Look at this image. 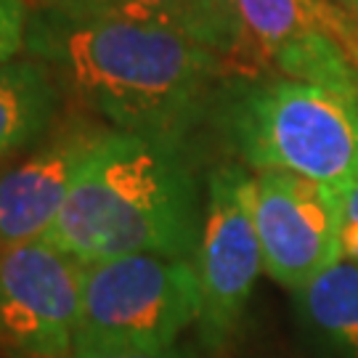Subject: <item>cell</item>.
Segmentation results:
<instances>
[{
	"instance_id": "obj_4",
	"label": "cell",
	"mask_w": 358,
	"mask_h": 358,
	"mask_svg": "<svg viewBox=\"0 0 358 358\" xmlns=\"http://www.w3.org/2000/svg\"><path fill=\"white\" fill-rule=\"evenodd\" d=\"M199 313L202 289L192 257L122 255L88 263L75 348H176Z\"/></svg>"
},
{
	"instance_id": "obj_10",
	"label": "cell",
	"mask_w": 358,
	"mask_h": 358,
	"mask_svg": "<svg viewBox=\"0 0 358 358\" xmlns=\"http://www.w3.org/2000/svg\"><path fill=\"white\" fill-rule=\"evenodd\" d=\"M56 13L115 16L162 27L213 51L242 77H252L266 62L244 27L236 0H75Z\"/></svg>"
},
{
	"instance_id": "obj_5",
	"label": "cell",
	"mask_w": 358,
	"mask_h": 358,
	"mask_svg": "<svg viewBox=\"0 0 358 358\" xmlns=\"http://www.w3.org/2000/svg\"><path fill=\"white\" fill-rule=\"evenodd\" d=\"M194 266L202 289L199 340L217 350L239 327L257 276L266 273L255 226V173L242 162L220 165L210 173Z\"/></svg>"
},
{
	"instance_id": "obj_7",
	"label": "cell",
	"mask_w": 358,
	"mask_h": 358,
	"mask_svg": "<svg viewBox=\"0 0 358 358\" xmlns=\"http://www.w3.org/2000/svg\"><path fill=\"white\" fill-rule=\"evenodd\" d=\"M247 32L282 77L358 101V19L334 0H236Z\"/></svg>"
},
{
	"instance_id": "obj_9",
	"label": "cell",
	"mask_w": 358,
	"mask_h": 358,
	"mask_svg": "<svg viewBox=\"0 0 358 358\" xmlns=\"http://www.w3.org/2000/svg\"><path fill=\"white\" fill-rule=\"evenodd\" d=\"M106 128L69 117L0 170V247L45 239Z\"/></svg>"
},
{
	"instance_id": "obj_2",
	"label": "cell",
	"mask_w": 358,
	"mask_h": 358,
	"mask_svg": "<svg viewBox=\"0 0 358 358\" xmlns=\"http://www.w3.org/2000/svg\"><path fill=\"white\" fill-rule=\"evenodd\" d=\"M199 196L178 146L106 130L45 242L80 263L122 255H196Z\"/></svg>"
},
{
	"instance_id": "obj_14",
	"label": "cell",
	"mask_w": 358,
	"mask_h": 358,
	"mask_svg": "<svg viewBox=\"0 0 358 358\" xmlns=\"http://www.w3.org/2000/svg\"><path fill=\"white\" fill-rule=\"evenodd\" d=\"M340 202V250L343 257L358 263V183L337 194Z\"/></svg>"
},
{
	"instance_id": "obj_11",
	"label": "cell",
	"mask_w": 358,
	"mask_h": 358,
	"mask_svg": "<svg viewBox=\"0 0 358 358\" xmlns=\"http://www.w3.org/2000/svg\"><path fill=\"white\" fill-rule=\"evenodd\" d=\"M59 96V83L38 59L0 64V159L27 152L56 125Z\"/></svg>"
},
{
	"instance_id": "obj_15",
	"label": "cell",
	"mask_w": 358,
	"mask_h": 358,
	"mask_svg": "<svg viewBox=\"0 0 358 358\" xmlns=\"http://www.w3.org/2000/svg\"><path fill=\"white\" fill-rule=\"evenodd\" d=\"M72 358H183L178 348H165V350H146V348H75Z\"/></svg>"
},
{
	"instance_id": "obj_13",
	"label": "cell",
	"mask_w": 358,
	"mask_h": 358,
	"mask_svg": "<svg viewBox=\"0 0 358 358\" xmlns=\"http://www.w3.org/2000/svg\"><path fill=\"white\" fill-rule=\"evenodd\" d=\"M32 8L27 0H0V64L19 59L27 48Z\"/></svg>"
},
{
	"instance_id": "obj_18",
	"label": "cell",
	"mask_w": 358,
	"mask_h": 358,
	"mask_svg": "<svg viewBox=\"0 0 358 358\" xmlns=\"http://www.w3.org/2000/svg\"><path fill=\"white\" fill-rule=\"evenodd\" d=\"M353 13H356V19H358V0H353Z\"/></svg>"
},
{
	"instance_id": "obj_16",
	"label": "cell",
	"mask_w": 358,
	"mask_h": 358,
	"mask_svg": "<svg viewBox=\"0 0 358 358\" xmlns=\"http://www.w3.org/2000/svg\"><path fill=\"white\" fill-rule=\"evenodd\" d=\"M75 0H27V6L32 11H62L66 6H72Z\"/></svg>"
},
{
	"instance_id": "obj_17",
	"label": "cell",
	"mask_w": 358,
	"mask_h": 358,
	"mask_svg": "<svg viewBox=\"0 0 358 358\" xmlns=\"http://www.w3.org/2000/svg\"><path fill=\"white\" fill-rule=\"evenodd\" d=\"M334 3H340L343 8H348V11L353 13V0H334ZM353 16H356V13H353Z\"/></svg>"
},
{
	"instance_id": "obj_6",
	"label": "cell",
	"mask_w": 358,
	"mask_h": 358,
	"mask_svg": "<svg viewBox=\"0 0 358 358\" xmlns=\"http://www.w3.org/2000/svg\"><path fill=\"white\" fill-rule=\"evenodd\" d=\"M85 263L45 239L0 247V340L27 358H72Z\"/></svg>"
},
{
	"instance_id": "obj_3",
	"label": "cell",
	"mask_w": 358,
	"mask_h": 358,
	"mask_svg": "<svg viewBox=\"0 0 358 358\" xmlns=\"http://www.w3.org/2000/svg\"><path fill=\"white\" fill-rule=\"evenodd\" d=\"M231 152L255 173L282 170L334 194L358 183V101L289 77H244L215 96Z\"/></svg>"
},
{
	"instance_id": "obj_8",
	"label": "cell",
	"mask_w": 358,
	"mask_h": 358,
	"mask_svg": "<svg viewBox=\"0 0 358 358\" xmlns=\"http://www.w3.org/2000/svg\"><path fill=\"white\" fill-rule=\"evenodd\" d=\"M255 226L263 271L289 292L343 260L337 194L303 176L255 173Z\"/></svg>"
},
{
	"instance_id": "obj_12",
	"label": "cell",
	"mask_w": 358,
	"mask_h": 358,
	"mask_svg": "<svg viewBox=\"0 0 358 358\" xmlns=\"http://www.w3.org/2000/svg\"><path fill=\"white\" fill-rule=\"evenodd\" d=\"M294 294L300 319L340 358H358V263L337 260Z\"/></svg>"
},
{
	"instance_id": "obj_1",
	"label": "cell",
	"mask_w": 358,
	"mask_h": 358,
	"mask_svg": "<svg viewBox=\"0 0 358 358\" xmlns=\"http://www.w3.org/2000/svg\"><path fill=\"white\" fill-rule=\"evenodd\" d=\"M24 51L112 130L173 146L234 75L194 40L115 16L32 11Z\"/></svg>"
}]
</instances>
